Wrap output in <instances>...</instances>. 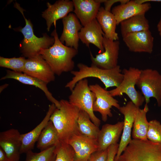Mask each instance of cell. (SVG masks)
I'll return each mask as SVG.
<instances>
[{"label": "cell", "instance_id": "16", "mask_svg": "<svg viewBox=\"0 0 161 161\" xmlns=\"http://www.w3.org/2000/svg\"><path fill=\"white\" fill-rule=\"evenodd\" d=\"M63 29L59 38L61 42L65 45L78 50L79 38L78 33L82 25L75 15L70 13L62 19Z\"/></svg>", "mask_w": 161, "mask_h": 161}, {"label": "cell", "instance_id": "30", "mask_svg": "<svg viewBox=\"0 0 161 161\" xmlns=\"http://www.w3.org/2000/svg\"><path fill=\"white\" fill-rule=\"evenodd\" d=\"M55 152V161H75L74 150L67 143L60 141L56 145Z\"/></svg>", "mask_w": 161, "mask_h": 161}, {"label": "cell", "instance_id": "15", "mask_svg": "<svg viewBox=\"0 0 161 161\" xmlns=\"http://www.w3.org/2000/svg\"><path fill=\"white\" fill-rule=\"evenodd\" d=\"M21 134L16 129H11L0 133V147L10 161H19L21 145Z\"/></svg>", "mask_w": 161, "mask_h": 161}, {"label": "cell", "instance_id": "6", "mask_svg": "<svg viewBox=\"0 0 161 161\" xmlns=\"http://www.w3.org/2000/svg\"><path fill=\"white\" fill-rule=\"evenodd\" d=\"M71 92L69 97V102L80 110L86 112L93 123L99 127L100 120L95 115L93 109L96 97L89 89L87 79L85 78L79 81Z\"/></svg>", "mask_w": 161, "mask_h": 161}, {"label": "cell", "instance_id": "19", "mask_svg": "<svg viewBox=\"0 0 161 161\" xmlns=\"http://www.w3.org/2000/svg\"><path fill=\"white\" fill-rule=\"evenodd\" d=\"M74 12L83 27L96 18L100 0H73Z\"/></svg>", "mask_w": 161, "mask_h": 161}, {"label": "cell", "instance_id": "4", "mask_svg": "<svg viewBox=\"0 0 161 161\" xmlns=\"http://www.w3.org/2000/svg\"><path fill=\"white\" fill-rule=\"evenodd\" d=\"M14 7L21 13L25 22L24 27L16 29L21 32L24 36L20 45L21 52L24 57L28 58L40 55L41 50L48 49L52 46L55 42L54 38L49 36L46 33L42 37L36 36L34 33L32 22L24 16L23 12L25 10L16 2Z\"/></svg>", "mask_w": 161, "mask_h": 161}, {"label": "cell", "instance_id": "37", "mask_svg": "<svg viewBox=\"0 0 161 161\" xmlns=\"http://www.w3.org/2000/svg\"><path fill=\"white\" fill-rule=\"evenodd\" d=\"M135 1L137 3L140 4L151 1L161 2V0H135Z\"/></svg>", "mask_w": 161, "mask_h": 161}, {"label": "cell", "instance_id": "22", "mask_svg": "<svg viewBox=\"0 0 161 161\" xmlns=\"http://www.w3.org/2000/svg\"><path fill=\"white\" fill-rule=\"evenodd\" d=\"M123 127V121H119L114 124L103 125L97 139L98 151H104L111 145L117 143Z\"/></svg>", "mask_w": 161, "mask_h": 161}, {"label": "cell", "instance_id": "10", "mask_svg": "<svg viewBox=\"0 0 161 161\" xmlns=\"http://www.w3.org/2000/svg\"><path fill=\"white\" fill-rule=\"evenodd\" d=\"M89 87L96 97L93 106V111L100 113L102 120L106 122L108 117L112 116L111 110L112 106L118 109H120V106L118 101L111 95L109 91L97 84L89 85Z\"/></svg>", "mask_w": 161, "mask_h": 161}, {"label": "cell", "instance_id": "11", "mask_svg": "<svg viewBox=\"0 0 161 161\" xmlns=\"http://www.w3.org/2000/svg\"><path fill=\"white\" fill-rule=\"evenodd\" d=\"M67 143L74 150L75 161H89L91 155L99 150L97 140L80 133L73 135Z\"/></svg>", "mask_w": 161, "mask_h": 161}, {"label": "cell", "instance_id": "33", "mask_svg": "<svg viewBox=\"0 0 161 161\" xmlns=\"http://www.w3.org/2000/svg\"><path fill=\"white\" fill-rule=\"evenodd\" d=\"M108 149L98 151L91 156L89 161H107Z\"/></svg>", "mask_w": 161, "mask_h": 161}, {"label": "cell", "instance_id": "24", "mask_svg": "<svg viewBox=\"0 0 161 161\" xmlns=\"http://www.w3.org/2000/svg\"><path fill=\"white\" fill-rule=\"evenodd\" d=\"M96 19L106 37L114 41L119 40L118 34L116 31L117 25L116 20L111 12L106 10L103 7H100Z\"/></svg>", "mask_w": 161, "mask_h": 161}, {"label": "cell", "instance_id": "8", "mask_svg": "<svg viewBox=\"0 0 161 161\" xmlns=\"http://www.w3.org/2000/svg\"><path fill=\"white\" fill-rule=\"evenodd\" d=\"M136 85L141 90L145 104L154 97L158 106H161V74L157 70L149 68L140 70Z\"/></svg>", "mask_w": 161, "mask_h": 161}, {"label": "cell", "instance_id": "28", "mask_svg": "<svg viewBox=\"0 0 161 161\" xmlns=\"http://www.w3.org/2000/svg\"><path fill=\"white\" fill-rule=\"evenodd\" d=\"M77 123L81 134L97 140L100 129L93 123L88 114L83 110H79Z\"/></svg>", "mask_w": 161, "mask_h": 161}, {"label": "cell", "instance_id": "21", "mask_svg": "<svg viewBox=\"0 0 161 161\" xmlns=\"http://www.w3.org/2000/svg\"><path fill=\"white\" fill-rule=\"evenodd\" d=\"M56 108L54 104L49 105L46 115L41 122L31 131L21 134V154L27 153L33 149L35 143L37 142L43 129L50 120V117Z\"/></svg>", "mask_w": 161, "mask_h": 161}, {"label": "cell", "instance_id": "39", "mask_svg": "<svg viewBox=\"0 0 161 161\" xmlns=\"http://www.w3.org/2000/svg\"><path fill=\"white\" fill-rule=\"evenodd\" d=\"M8 85V84H6L1 86L0 87V92H1L4 88H6Z\"/></svg>", "mask_w": 161, "mask_h": 161}, {"label": "cell", "instance_id": "25", "mask_svg": "<svg viewBox=\"0 0 161 161\" xmlns=\"http://www.w3.org/2000/svg\"><path fill=\"white\" fill-rule=\"evenodd\" d=\"M148 104L143 109L139 108L137 111L133 124L132 137L133 139L147 140V135L149 122L147 120L146 114L149 111Z\"/></svg>", "mask_w": 161, "mask_h": 161}, {"label": "cell", "instance_id": "31", "mask_svg": "<svg viewBox=\"0 0 161 161\" xmlns=\"http://www.w3.org/2000/svg\"><path fill=\"white\" fill-rule=\"evenodd\" d=\"M26 59L24 56L6 58L0 57V66L18 73H23Z\"/></svg>", "mask_w": 161, "mask_h": 161}, {"label": "cell", "instance_id": "3", "mask_svg": "<svg viewBox=\"0 0 161 161\" xmlns=\"http://www.w3.org/2000/svg\"><path fill=\"white\" fill-rule=\"evenodd\" d=\"M59 102L60 108H56L50 120L58 132L60 141L67 143L73 135L80 133L77 123L80 109L67 100L61 99Z\"/></svg>", "mask_w": 161, "mask_h": 161}, {"label": "cell", "instance_id": "40", "mask_svg": "<svg viewBox=\"0 0 161 161\" xmlns=\"http://www.w3.org/2000/svg\"><path fill=\"white\" fill-rule=\"evenodd\" d=\"M159 35H160V38H161V33H159Z\"/></svg>", "mask_w": 161, "mask_h": 161}, {"label": "cell", "instance_id": "5", "mask_svg": "<svg viewBox=\"0 0 161 161\" xmlns=\"http://www.w3.org/2000/svg\"><path fill=\"white\" fill-rule=\"evenodd\" d=\"M117 161H161V145L133 139Z\"/></svg>", "mask_w": 161, "mask_h": 161}, {"label": "cell", "instance_id": "29", "mask_svg": "<svg viewBox=\"0 0 161 161\" xmlns=\"http://www.w3.org/2000/svg\"><path fill=\"white\" fill-rule=\"evenodd\" d=\"M55 148L56 145H54L39 153L29 151L26 153L25 161H55Z\"/></svg>", "mask_w": 161, "mask_h": 161}, {"label": "cell", "instance_id": "38", "mask_svg": "<svg viewBox=\"0 0 161 161\" xmlns=\"http://www.w3.org/2000/svg\"><path fill=\"white\" fill-rule=\"evenodd\" d=\"M157 28L159 33H161V16L160 19L157 25Z\"/></svg>", "mask_w": 161, "mask_h": 161}, {"label": "cell", "instance_id": "7", "mask_svg": "<svg viewBox=\"0 0 161 161\" xmlns=\"http://www.w3.org/2000/svg\"><path fill=\"white\" fill-rule=\"evenodd\" d=\"M140 72V70L134 67L123 69L122 72L123 76V80L118 87L109 91L111 95L114 97L125 94L136 106L139 108L145 101L142 93L137 91L135 88Z\"/></svg>", "mask_w": 161, "mask_h": 161}, {"label": "cell", "instance_id": "23", "mask_svg": "<svg viewBox=\"0 0 161 161\" xmlns=\"http://www.w3.org/2000/svg\"><path fill=\"white\" fill-rule=\"evenodd\" d=\"M7 79H15L23 83L33 85L39 88L44 92L47 99L52 103L55 105L56 108H60V104L59 101L55 98L49 91L47 86V83H46L23 73H18L10 70L7 71L6 75L1 78L0 80Z\"/></svg>", "mask_w": 161, "mask_h": 161}, {"label": "cell", "instance_id": "18", "mask_svg": "<svg viewBox=\"0 0 161 161\" xmlns=\"http://www.w3.org/2000/svg\"><path fill=\"white\" fill-rule=\"evenodd\" d=\"M151 7L149 2L140 4L135 0H129L125 4L114 7L111 12L114 16L118 25L122 21L132 17L145 14Z\"/></svg>", "mask_w": 161, "mask_h": 161}, {"label": "cell", "instance_id": "9", "mask_svg": "<svg viewBox=\"0 0 161 161\" xmlns=\"http://www.w3.org/2000/svg\"><path fill=\"white\" fill-rule=\"evenodd\" d=\"M104 51L94 57L90 52L92 65L104 69H110L117 65L120 43L118 40L114 41L106 37L103 41Z\"/></svg>", "mask_w": 161, "mask_h": 161}, {"label": "cell", "instance_id": "2", "mask_svg": "<svg viewBox=\"0 0 161 161\" xmlns=\"http://www.w3.org/2000/svg\"><path fill=\"white\" fill-rule=\"evenodd\" d=\"M77 66L79 70L70 72L74 76L65 86L71 91L79 81L88 77L99 79L104 84L106 89L112 87H118L123 79V74L119 65L110 69H101L92 64L89 66L82 63L78 64Z\"/></svg>", "mask_w": 161, "mask_h": 161}, {"label": "cell", "instance_id": "1", "mask_svg": "<svg viewBox=\"0 0 161 161\" xmlns=\"http://www.w3.org/2000/svg\"><path fill=\"white\" fill-rule=\"evenodd\" d=\"M51 35L55 40L53 45L40 52L43 58L49 65L53 72L58 76L63 72H71L75 67L72 59L78 53V50L62 44L58 38L55 29Z\"/></svg>", "mask_w": 161, "mask_h": 161}, {"label": "cell", "instance_id": "14", "mask_svg": "<svg viewBox=\"0 0 161 161\" xmlns=\"http://www.w3.org/2000/svg\"><path fill=\"white\" fill-rule=\"evenodd\" d=\"M131 101L128 102L125 106H120L119 110L124 116L123 127L121 140L119 144L117 154L114 161H117L119 157L131 142V129L137 109Z\"/></svg>", "mask_w": 161, "mask_h": 161}, {"label": "cell", "instance_id": "32", "mask_svg": "<svg viewBox=\"0 0 161 161\" xmlns=\"http://www.w3.org/2000/svg\"><path fill=\"white\" fill-rule=\"evenodd\" d=\"M147 138L151 142L161 145V124L156 120L149 122Z\"/></svg>", "mask_w": 161, "mask_h": 161}, {"label": "cell", "instance_id": "35", "mask_svg": "<svg viewBox=\"0 0 161 161\" xmlns=\"http://www.w3.org/2000/svg\"><path fill=\"white\" fill-rule=\"evenodd\" d=\"M129 0H104V9L107 11L111 12L112 6L115 3L120 2V4H125L129 1Z\"/></svg>", "mask_w": 161, "mask_h": 161}, {"label": "cell", "instance_id": "26", "mask_svg": "<svg viewBox=\"0 0 161 161\" xmlns=\"http://www.w3.org/2000/svg\"><path fill=\"white\" fill-rule=\"evenodd\" d=\"M60 141L58 132L52 121L49 120L38 138L36 147L41 151L57 145Z\"/></svg>", "mask_w": 161, "mask_h": 161}, {"label": "cell", "instance_id": "36", "mask_svg": "<svg viewBox=\"0 0 161 161\" xmlns=\"http://www.w3.org/2000/svg\"><path fill=\"white\" fill-rule=\"evenodd\" d=\"M0 161H10L5 152L0 147Z\"/></svg>", "mask_w": 161, "mask_h": 161}, {"label": "cell", "instance_id": "27", "mask_svg": "<svg viewBox=\"0 0 161 161\" xmlns=\"http://www.w3.org/2000/svg\"><path fill=\"white\" fill-rule=\"evenodd\" d=\"M122 37L128 34L149 30V25L145 14L136 15L120 23Z\"/></svg>", "mask_w": 161, "mask_h": 161}, {"label": "cell", "instance_id": "20", "mask_svg": "<svg viewBox=\"0 0 161 161\" xmlns=\"http://www.w3.org/2000/svg\"><path fill=\"white\" fill-rule=\"evenodd\" d=\"M104 33L95 19L81 28L78 33L79 39L87 47L90 44L95 45L102 52L104 51L103 45Z\"/></svg>", "mask_w": 161, "mask_h": 161}, {"label": "cell", "instance_id": "13", "mask_svg": "<svg viewBox=\"0 0 161 161\" xmlns=\"http://www.w3.org/2000/svg\"><path fill=\"white\" fill-rule=\"evenodd\" d=\"M123 40L130 52L151 54L154 38L149 30L127 34Z\"/></svg>", "mask_w": 161, "mask_h": 161}, {"label": "cell", "instance_id": "34", "mask_svg": "<svg viewBox=\"0 0 161 161\" xmlns=\"http://www.w3.org/2000/svg\"><path fill=\"white\" fill-rule=\"evenodd\" d=\"M118 147L119 144L117 143L111 145L108 148L107 161H114L115 157L118 151Z\"/></svg>", "mask_w": 161, "mask_h": 161}, {"label": "cell", "instance_id": "17", "mask_svg": "<svg viewBox=\"0 0 161 161\" xmlns=\"http://www.w3.org/2000/svg\"><path fill=\"white\" fill-rule=\"evenodd\" d=\"M47 8L42 12V16L46 21L48 31L53 24L55 28L58 20L63 19L74 10L73 3L69 0H58L53 4L47 2Z\"/></svg>", "mask_w": 161, "mask_h": 161}, {"label": "cell", "instance_id": "12", "mask_svg": "<svg viewBox=\"0 0 161 161\" xmlns=\"http://www.w3.org/2000/svg\"><path fill=\"white\" fill-rule=\"evenodd\" d=\"M24 73L47 83L55 80V74L41 55L26 59Z\"/></svg>", "mask_w": 161, "mask_h": 161}]
</instances>
